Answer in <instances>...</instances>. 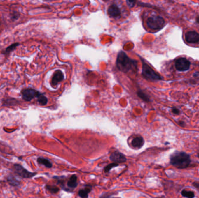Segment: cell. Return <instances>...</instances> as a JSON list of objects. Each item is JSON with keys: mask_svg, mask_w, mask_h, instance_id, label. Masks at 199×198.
I'll list each match as a JSON object with an SVG mask.
<instances>
[{"mask_svg": "<svg viewBox=\"0 0 199 198\" xmlns=\"http://www.w3.org/2000/svg\"><path fill=\"white\" fill-rule=\"evenodd\" d=\"M191 163V156L189 154L182 152L175 151L170 156V163L179 169L188 168Z\"/></svg>", "mask_w": 199, "mask_h": 198, "instance_id": "obj_1", "label": "cell"}, {"mask_svg": "<svg viewBox=\"0 0 199 198\" xmlns=\"http://www.w3.org/2000/svg\"><path fill=\"white\" fill-rule=\"evenodd\" d=\"M117 68L122 72H128L136 68V61L130 59L125 52H120L116 60Z\"/></svg>", "mask_w": 199, "mask_h": 198, "instance_id": "obj_2", "label": "cell"}, {"mask_svg": "<svg viewBox=\"0 0 199 198\" xmlns=\"http://www.w3.org/2000/svg\"><path fill=\"white\" fill-rule=\"evenodd\" d=\"M149 28L153 30H159L165 26V20L160 16L153 15L149 17L146 21Z\"/></svg>", "mask_w": 199, "mask_h": 198, "instance_id": "obj_3", "label": "cell"}, {"mask_svg": "<svg viewBox=\"0 0 199 198\" xmlns=\"http://www.w3.org/2000/svg\"><path fill=\"white\" fill-rule=\"evenodd\" d=\"M143 76L148 80L151 81H157L162 80V77L157 73L149 65L146 63L143 62L142 66Z\"/></svg>", "mask_w": 199, "mask_h": 198, "instance_id": "obj_4", "label": "cell"}, {"mask_svg": "<svg viewBox=\"0 0 199 198\" xmlns=\"http://www.w3.org/2000/svg\"><path fill=\"white\" fill-rule=\"evenodd\" d=\"M13 170L15 173L19 177L23 178H31L35 176L37 174L29 172L20 165L15 164L13 165Z\"/></svg>", "mask_w": 199, "mask_h": 198, "instance_id": "obj_5", "label": "cell"}, {"mask_svg": "<svg viewBox=\"0 0 199 198\" xmlns=\"http://www.w3.org/2000/svg\"><path fill=\"white\" fill-rule=\"evenodd\" d=\"M175 66L178 71H186L190 69L191 62L185 58H180L175 61Z\"/></svg>", "mask_w": 199, "mask_h": 198, "instance_id": "obj_6", "label": "cell"}, {"mask_svg": "<svg viewBox=\"0 0 199 198\" xmlns=\"http://www.w3.org/2000/svg\"><path fill=\"white\" fill-rule=\"evenodd\" d=\"M40 93L32 89H25L21 91V95L23 99L25 101L29 102L31 100L37 98Z\"/></svg>", "mask_w": 199, "mask_h": 198, "instance_id": "obj_7", "label": "cell"}, {"mask_svg": "<svg viewBox=\"0 0 199 198\" xmlns=\"http://www.w3.org/2000/svg\"><path fill=\"white\" fill-rule=\"evenodd\" d=\"M109 159L111 161L114 162V163H123V162H126L127 160L125 156L123 153L118 151H115L112 153L110 155Z\"/></svg>", "mask_w": 199, "mask_h": 198, "instance_id": "obj_8", "label": "cell"}, {"mask_svg": "<svg viewBox=\"0 0 199 198\" xmlns=\"http://www.w3.org/2000/svg\"><path fill=\"white\" fill-rule=\"evenodd\" d=\"M185 40L189 43L199 42V33L196 31H189L185 34Z\"/></svg>", "mask_w": 199, "mask_h": 198, "instance_id": "obj_9", "label": "cell"}, {"mask_svg": "<svg viewBox=\"0 0 199 198\" xmlns=\"http://www.w3.org/2000/svg\"><path fill=\"white\" fill-rule=\"evenodd\" d=\"M144 144V141L143 138L139 135L134 137L131 141V145L132 147L137 149L141 148L143 146Z\"/></svg>", "mask_w": 199, "mask_h": 198, "instance_id": "obj_10", "label": "cell"}, {"mask_svg": "<svg viewBox=\"0 0 199 198\" xmlns=\"http://www.w3.org/2000/svg\"><path fill=\"white\" fill-rule=\"evenodd\" d=\"M109 15L112 17H118L121 15L120 9L116 5H111L108 9Z\"/></svg>", "mask_w": 199, "mask_h": 198, "instance_id": "obj_11", "label": "cell"}, {"mask_svg": "<svg viewBox=\"0 0 199 198\" xmlns=\"http://www.w3.org/2000/svg\"><path fill=\"white\" fill-rule=\"evenodd\" d=\"M64 79V75L61 70H57L53 76L52 79V84L57 86L60 82H62Z\"/></svg>", "mask_w": 199, "mask_h": 198, "instance_id": "obj_12", "label": "cell"}, {"mask_svg": "<svg viewBox=\"0 0 199 198\" xmlns=\"http://www.w3.org/2000/svg\"><path fill=\"white\" fill-rule=\"evenodd\" d=\"M78 177L76 175L72 176L67 182V186L69 188L74 189L78 186Z\"/></svg>", "mask_w": 199, "mask_h": 198, "instance_id": "obj_13", "label": "cell"}, {"mask_svg": "<svg viewBox=\"0 0 199 198\" xmlns=\"http://www.w3.org/2000/svg\"><path fill=\"white\" fill-rule=\"evenodd\" d=\"M92 190V187L90 185H86L85 189L79 190L78 192L79 196L81 198H88L89 192Z\"/></svg>", "mask_w": 199, "mask_h": 198, "instance_id": "obj_14", "label": "cell"}, {"mask_svg": "<svg viewBox=\"0 0 199 198\" xmlns=\"http://www.w3.org/2000/svg\"><path fill=\"white\" fill-rule=\"evenodd\" d=\"M37 162L40 165H44L45 167L47 168H51L53 166V164L50 162V160L44 158H41V157L37 159Z\"/></svg>", "mask_w": 199, "mask_h": 198, "instance_id": "obj_15", "label": "cell"}, {"mask_svg": "<svg viewBox=\"0 0 199 198\" xmlns=\"http://www.w3.org/2000/svg\"><path fill=\"white\" fill-rule=\"evenodd\" d=\"M7 180L9 184L12 186H18L20 184V181L12 175H9L7 178Z\"/></svg>", "mask_w": 199, "mask_h": 198, "instance_id": "obj_16", "label": "cell"}, {"mask_svg": "<svg viewBox=\"0 0 199 198\" xmlns=\"http://www.w3.org/2000/svg\"><path fill=\"white\" fill-rule=\"evenodd\" d=\"M37 99L39 103L41 106L46 105L48 102V99L47 98V97L41 93L39 94V96L37 97Z\"/></svg>", "mask_w": 199, "mask_h": 198, "instance_id": "obj_17", "label": "cell"}, {"mask_svg": "<svg viewBox=\"0 0 199 198\" xmlns=\"http://www.w3.org/2000/svg\"><path fill=\"white\" fill-rule=\"evenodd\" d=\"M181 194L184 197L188 198H193L195 197V194L193 191H188L186 190H184L181 192Z\"/></svg>", "mask_w": 199, "mask_h": 198, "instance_id": "obj_18", "label": "cell"}, {"mask_svg": "<svg viewBox=\"0 0 199 198\" xmlns=\"http://www.w3.org/2000/svg\"><path fill=\"white\" fill-rule=\"evenodd\" d=\"M46 188L47 190H48L49 192H50L52 194H56L58 192H59V191H60L59 188L55 186V185H47L46 186Z\"/></svg>", "mask_w": 199, "mask_h": 198, "instance_id": "obj_19", "label": "cell"}, {"mask_svg": "<svg viewBox=\"0 0 199 198\" xmlns=\"http://www.w3.org/2000/svg\"><path fill=\"white\" fill-rule=\"evenodd\" d=\"M19 44L18 43H15V44H12L11 45H10L9 47H8L5 51L4 52V54H6V55H8L9 54L11 51H12L13 50H15L16 48V47L19 45Z\"/></svg>", "mask_w": 199, "mask_h": 198, "instance_id": "obj_20", "label": "cell"}, {"mask_svg": "<svg viewBox=\"0 0 199 198\" xmlns=\"http://www.w3.org/2000/svg\"><path fill=\"white\" fill-rule=\"evenodd\" d=\"M119 165L118 163H111L109 165H108V166H107L105 168H104V172L105 173H108L109 172L112 168L114 167H117Z\"/></svg>", "mask_w": 199, "mask_h": 198, "instance_id": "obj_21", "label": "cell"}, {"mask_svg": "<svg viewBox=\"0 0 199 198\" xmlns=\"http://www.w3.org/2000/svg\"><path fill=\"white\" fill-rule=\"evenodd\" d=\"M137 94H138L139 97L140 98H142V99H143V100H144V101L148 102V101L150 100V99H149V97H148L146 94H144V93H143L142 91H140V92H139Z\"/></svg>", "mask_w": 199, "mask_h": 198, "instance_id": "obj_22", "label": "cell"}, {"mask_svg": "<svg viewBox=\"0 0 199 198\" xmlns=\"http://www.w3.org/2000/svg\"><path fill=\"white\" fill-rule=\"evenodd\" d=\"M172 112L173 113H174L175 114H177V115L179 114L180 113H181L180 110H179L178 108L175 107H174L172 108Z\"/></svg>", "mask_w": 199, "mask_h": 198, "instance_id": "obj_23", "label": "cell"}, {"mask_svg": "<svg viewBox=\"0 0 199 198\" xmlns=\"http://www.w3.org/2000/svg\"><path fill=\"white\" fill-rule=\"evenodd\" d=\"M100 198H115L114 197H112V194H103L102 195H101Z\"/></svg>", "mask_w": 199, "mask_h": 198, "instance_id": "obj_24", "label": "cell"}, {"mask_svg": "<svg viewBox=\"0 0 199 198\" xmlns=\"http://www.w3.org/2000/svg\"><path fill=\"white\" fill-rule=\"evenodd\" d=\"M178 124H179L180 126H181V127H184L185 125V122L183 121H179L178 122Z\"/></svg>", "mask_w": 199, "mask_h": 198, "instance_id": "obj_25", "label": "cell"}, {"mask_svg": "<svg viewBox=\"0 0 199 198\" xmlns=\"http://www.w3.org/2000/svg\"><path fill=\"white\" fill-rule=\"evenodd\" d=\"M193 77L195 78H199V72H196L194 73Z\"/></svg>", "mask_w": 199, "mask_h": 198, "instance_id": "obj_26", "label": "cell"}, {"mask_svg": "<svg viewBox=\"0 0 199 198\" xmlns=\"http://www.w3.org/2000/svg\"><path fill=\"white\" fill-rule=\"evenodd\" d=\"M193 185L195 187H196V188H198V189L199 190V183H193Z\"/></svg>", "mask_w": 199, "mask_h": 198, "instance_id": "obj_27", "label": "cell"}, {"mask_svg": "<svg viewBox=\"0 0 199 198\" xmlns=\"http://www.w3.org/2000/svg\"><path fill=\"white\" fill-rule=\"evenodd\" d=\"M129 3H130V5H129V6H130V7H132V6H134V4H135V3L136 2L135 1H128Z\"/></svg>", "mask_w": 199, "mask_h": 198, "instance_id": "obj_28", "label": "cell"}, {"mask_svg": "<svg viewBox=\"0 0 199 198\" xmlns=\"http://www.w3.org/2000/svg\"><path fill=\"white\" fill-rule=\"evenodd\" d=\"M196 22L199 23V16H198L197 18H196Z\"/></svg>", "mask_w": 199, "mask_h": 198, "instance_id": "obj_29", "label": "cell"}, {"mask_svg": "<svg viewBox=\"0 0 199 198\" xmlns=\"http://www.w3.org/2000/svg\"><path fill=\"white\" fill-rule=\"evenodd\" d=\"M198 158H199V153L198 154Z\"/></svg>", "mask_w": 199, "mask_h": 198, "instance_id": "obj_30", "label": "cell"}, {"mask_svg": "<svg viewBox=\"0 0 199 198\" xmlns=\"http://www.w3.org/2000/svg\"></svg>", "mask_w": 199, "mask_h": 198, "instance_id": "obj_31", "label": "cell"}, {"mask_svg": "<svg viewBox=\"0 0 199 198\" xmlns=\"http://www.w3.org/2000/svg\"><path fill=\"white\" fill-rule=\"evenodd\" d=\"M0 24H1V21H0Z\"/></svg>", "mask_w": 199, "mask_h": 198, "instance_id": "obj_32", "label": "cell"}]
</instances>
